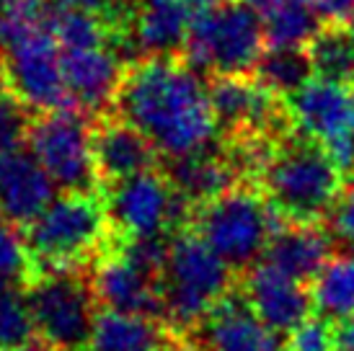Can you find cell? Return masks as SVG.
I'll list each match as a JSON object with an SVG mask.
<instances>
[{
  "label": "cell",
  "instance_id": "1",
  "mask_svg": "<svg viewBox=\"0 0 354 351\" xmlns=\"http://www.w3.org/2000/svg\"><path fill=\"white\" fill-rule=\"evenodd\" d=\"M111 111L135 124L163 160L194 155L220 142L209 88L181 55L127 62Z\"/></svg>",
  "mask_w": 354,
  "mask_h": 351
},
{
  "label": "cell",
  "instance_id": "2",
  "mask_svg": "<svg viewBox=\"0 0 354 351\" xmlns=\"http://www.w3.org/2000/svg\"><path fill=\"white\" fill-rule=\"evenodd\" d=\"M346 178L344 168L318 140L295 129L269 150L254 184L285 222H326Z\"/></svg>",
  "mask_w": 354,
  "mask_h": 351
},
{
  "label": "cell",
  "instance_id": "3",
  "mask_svg": "<svg viewBox=\"0 0 354 351\" xmlns=\"http://www.w3.org/2000/svg\"><path fill=\"white\" fill-rule=\"evenodd\" d=\"M39 272L91 269L114 248V233L101 191H62L24 227Z\"/></svg>",
  "mask_w": 354,
  "mask_h": 351
},
{
  "label": "cell",
  "instance_id": "4",
  "mask_svg": "<svg viewBox=\"0 0 354 351\" xmlns=\"http://www.w3.org/2000/svg\"><path fill=\"white\" fill-rule=\"evenodd\" d=\"M241 274L217 256L192 227L171 235L166 269L160 274L163 321L189 333L227 292L238 287Z\"/></svg>",
  "mask_w": 354,
  "mask_h": 351
},
{
  "label": "cell",
  "instance_id": "5",
  "mask_svg": "<svg viewBox=\"0 0 354 351\" xmlns=\"http://www.w3.org/2000/svg\"><path fill=\"white\" fill-rule=\"evenodd\" d=\"M279 222L282 217L266 202L261 189L243 181L225 194L194 205L189 227L238 274H243L264 258L269 238Z\"/></svg>",
  "mask_w": 354,
  "mask_h": 351
},
{
  "label": "cell",
  "instance_id": "6",
  "mask_svg": "<svg viewBox=\"0 0 354 351\" xmlns=\"http://www.w3.org/2000/svg\"><path fill=\"white\" fill-rule=\"evenodd\" d=\"M266 49L261 13L246 0H223L194 16L181 57L202 75H251Z\"/></svg>",
  "mask_w": 354,
  "mask_h": 351
},
{
  "label": "cell",
  "instance_id": "7",
  "mask_svg": "<svg viewBox=\"0 0 354 351\" xmlns=\"http://www.w3.org/2000/svg\"><path fill=\"white\" fill-rule=\"evenodd\" d=\"M101 196L114 233V248L132 238L187 230L194 215V202H189L158 166L104 186Z\"/></svg>",
  "mask_w": 354,
  "mask_h": 351
},
{
  "label": "cell",
  "instance_id": "8",
  "mask_svg": "<svg viewBox=\"0 0 354 351\" xmlns=\"http://www.w3.org/2000/svg\"><path fill=\"white\" fill-rule=\"evenodd\" d=\"M41 343L50 351H86L101 305L91 269H47L26 290Z\"/></svg>",
  "mask_w": 354,
  "mask_h": 351
},
{
  "label": "cell",
  "instance_id": "9",
  "mask_svg": "<svg viewBox=\"0 0 354 351\" xmlns=\"http://www.w3.org/2000/svg\"><path fill=\"white\" fill-rule=\"evenodd\" d=\"M91 122L93 117L75 108L44 111L31 122L26 147L59 191H101L91 145Z\"/></svg>",
  "mask_w": 354,
  "mask_h": 351
},
{
  "label": "cell",
  "instance_id": "10",
  "mask_svg": "<svg viewBox=\"0 0 354 351\" xmlns=\"http://www.w3.org/2000/svg\"><path fill=\"white\" fill-rule=\"evenodd\" d=\"M0 68L6 88L26 104L34 114L75 108L62 73V47L47 26L29 31L0 47Z\"/></svg>",
  "mask_w": 354,
  "mask_h": 351
},
{
  "label": "cell",
  "instance_id": "11",
  "mask_svg": "<svg viewBox=\"0 0 354 351\" xmlns=\"http://www.w3.org/2000/svg\"><path fill=\"white\" fill-rule=\"evenodd\" d=\"M279 336L236 287L187 333V341L189 351H285Z\"/></svg>",
  "mask_w": 354,
  "mask_h": 351
},
{
  "label": "cell",
  "instance_id": "12",
  "mask_svg": "<svg viewBox=\"0 0 354 351\" xmlns=\"http://www.w3.org/2000/svg\"><path fill=\"white\" fill-rule=\"evenodd\" d=\"M238 287L256 315L282 336H290L315 312L310 284L279 272L264 258L241 274Z\"/></svg>",
  "mask_w": 354,
  "mask_h": 351
},
{
  "label": "cell",
  "instance_id": "13",
  "mask_svg": "<svg viewBox=\"0 0 354 351\" xmlns=\"http://www.w3.org/2000/svg\"><path fill=\"white\" fill-rule=\"evenodd\" d=\"M91 145H93V163L101 189L150 171L160 163V153L156 145L135 124H129L127 119H122L114 111L93 117Z\"/></svg>",
  "mask_w": 354,
  "mask_h": 351
},
{
  "label": "cell",
  "instance_id": "14",
  "mask_svg": "<svg viewBox=\"0 0 354 351\" xmlns=\"http://www.w3.org/2000/svg\"><path fill=\"white\" fill-rule=\"evenodd\" d=\"M91 282L101 307L163 318L160 279L140 269L127 254L111 248L91 266Z\"/></svg>",
  "mask_w": 354,
  "mask_h": 351
},
{
  "label": "cell",
  "instance_id": "15",
  "mask_svg": "<svg viewBox=\"0 0 354 351\" xmlns=\"http://www.w3.org/2000/svg\"><path fill=\"white\" fill-rule=\"evenodd\" d=\"M124 70L127 65L117 47L62 49V73L70 96L88 117H101L114 108Z\"/></svg>",
  "mask_w": 354,
  "mask_h": 351
},
{
  "label": "cell",
  "instance_id": "16",
  "mask_svg": "<svg viewBox=\"0 0 354 351\" xmlns=\"http://www.w3.org/2000/svg\"><path fill=\"white\" fill-rule=\"evenodd\" d=\"M55 199V181L29 147L0 153V215L26 227Z\"/></svg>",
  "mask_w": 354,
  "mask_h": 351
},
{
  "label": "cell",
  "instance_id": "17",
  "mask_svg": "<svg viewBox=\"0 0 354 351\" xmlns=\"http://www.w3.org/2000/svg\"><path fill=\"white\" fill-rule=\"evenodd\" d=\"M86 351H189V341L163 318L101 307Z\"/></svg>",
  "mask_w": 354,
  "mask_h": 351
},
{
  "label": "cell",
  "instance_id": "18",
  "mask_svg": "<svg viewBox=\"0 0 354 351\" xmlns=\"http://www.w3.org/2000/svg\"><path fill=\"white\" fill-rule=\"evenodd\" d=\"M192 21L194 10L189 0H132L127 47L135 49L138 57L181 55Z\"/></svg>",
  "mask_w": 354,
  "mask_h": 351
},
{
  "label": "cell",
  "instance_id": "19",
  "mask_svg": "<svg viewBox=\"0 0 354 351\" xmlns=\"http://www.w3.org/2000/svg\"><path fill=\"white\" fill-rule=\"evenodd\" d=\"M334 245L336 240L326 222H285L282 220L269 238L264 261L300 282L313 284L315 276L331 261Z\"/></svg>",
  "mask_w": 354,
  "mask_h": 351
},
{
  "label": "cell",
  "instance_id": "20",
  "mask_svg": "<svg viewBox=\"0 0 354 351\" xmlns=\"http://www.w3.org/2000/svg\"><path fill=\"white\" fill-rule=\"evenodd\" d=\"M163 163H166L163 171L174 181V186L194 205L215 199L246 181L238 160L223 142L207 147L202 153H194V155L174 158Z\"/></svg>",
  "mask_w": 354,
  "mask_h": 351
},
{
  "label": "cell",
  "instance_id": "21",
  "mask_svg": "<svg viewBox=\"0 0 354 351\" xmlns=\"http://www.w3.org/2000/svg\"><path fill=\"white\" fill-rule=\"evenodd\" d=\"M254 75L279 96H292L315 75L305 44H266Z\"/></svg>",
  "mask_w": 354,
  "mask_h": 351
},
{
  "label": "cell",
  "instance_id": "22",
  "mask_svg": "<svg viewBox=\"0 0 354 351\" xmlns=\"http://www.w3.org/2000/svg\"><path fill=\"white\" fill-rule=\"evenodd\" d=\"M315 312L328 321H344L354 315V251L334 256L310 284Z\"/></svg>",
  "mask_w": 354,
  "mask_h": 351
},
{
  "label": "cell",
  "instance_id": "23",
  "mask_svg": "<svg viewBox=\"0 0 354 351\" xmlns=\"http://www.w3.org/2000/svg\"><path fill=\"white\" fill-rule=\"evenodd\" d=\"M315 75L339 83H354V34L346 23H324L305 44Z\"/></svg>",
  "mask_w": 354,
  "mask_h": 351
},
{
  "label": "cell",
  "instance_id": "24",
  "mask_svg": "<svg viewBox=\"0 0 354 351\" xmlns=\"http://www.w3.org/2000/svg\"><path fill=\"white\" fill-rule=\"evenodd\" d=\"M37 274L39 266L29 251L24 227L8 222L0 215V294L29 290Z\"/></svg>",
  "mask_w": 354,
  "mask_h": 351
},
{
  "label": "cell",
  "instance_id": "25",
  "mask_svg": "<svg viewBox=\"0 0 354 351\" xmlns=\"http://www.w3.org/2000/svg\"><path fill=\"white\" fill-rule=\"evenodd\" d=\"M39 343L26 290L0 294V351H31Z\"/></svg>",
  "mask_w": 354,
  "mask_h": 351
},
{
  "label": "cell",
  "instance_id": "26",
  "mask_svg": "<svg viewBox=\"0 0 354 351\" xmlns=\"http://www.w3.org/2000/svg\"><path fill=\"white\" fill-rule=\"evenodd\" d=\"M264 19L266 44H308L324 21L308 3H290Z\"/></svg>",
  "mask_w": 354,
  "mask_h": 351
},
{
  "label": "cell",
  "instance_id": "27",
  "mask_svg": "<svg viewBox=\"0 0 354 351\" xmlns=\"http://www.w3.org/2000/svg\"><path fill=\"white\" fill-rule=\"evenodd\" d=\"M34 117L37 114L16 93H10L8 88L0 93V153L26 147Z\"/></svg>",
  "mask_w": 354,
  "mask_h": 351
},
{
  "label": "cell",
  "instance_id": "28",
  "mask_svg": "<svg viewBox=\"0 0 354 351\" xmlns=\"http://www.w3.org/2000/svg\"><path fill=\"white\" fill-rule=\"evenodd\" d=\"M285 351H342L339 328L334 321L315 312L290 333V339L285 341Z\"/></svg>",
  "mask_w": 354,
  "mask_h": 351
},
{
  "label": "cell",
  "instance_id": "29",
  "mask_svg": "<svg viewBox=\"0 0 354 351\" xmlns=\"http://www.w3.org/2000/svg\"><path fill=\"white\" fill-rule=\"evenodd\" d=\"M326 227L331 230L336 243L344 245L346 251H354V176L346 181L339 202L326 217Z\"/></svg>",
  "mask_w": 354,
  "mask_h": 351
},
{
  "label": "cell",
  "instance_id": "30",
  "mask_svg": "<svg viewBox=\"0 0 354 351\" xmlns=\"http://www.w3.org/2000/svg\"><path fill=\"white\" fill-rule=\"evenodd\" d=\"M57 8L86 10V13H99L117 26L127 37L129 13H132V0H50Z\"/></svg>",
  "mask_w": 354,
  "mask_h": 351
},
{
  "label": "cell",
  "instance_id": "31",
  "mask_svg": "<svg viewBox=\"0 0 354 351\" xmlns=\"http://www.w3.org/2000/svg\"><path fill=\"white\" fill-rule=\"evenodd\" d=\"M324 23H344L354 10V0H305Z\"/></svg>",
  "mask_w": 354,
  "mask_h": 351
},
{
  "label": "cell",
  "instance_id": "32",
  "mask_svg": "<svg viewBox=\"0 0 354 351\" xmlns=\"http://www.w3.org/2000/svg\"><path fill=\"white\" fill-rule=\"evenodd\" d=\"M339 328V346L344 351H354V315L336 323Z\"/></svg>",
  "mask_w": 354,
  "mask_h": 351
},
{
  "label": "cell",
  "instance_id": "33",
  "mask_svg": "<svg viewBox=\"0 0 354 351\" xmlns=\"http://www.w3.org/2000/svg\"><path fill=\"white\" fill-rule=\"evenodd\" d=\"M248 6H254L261 16H269V13H274V10L285 8L290 3H305V0H246Z\"/></svg>",
  "mask_w": 354,
  "mask_h": 351
},
{
  "label": "cell",
  "instance_id": "34",
  "mask_svg": "<svg viewBox=\"0 0 354 351\" xmlns=\"http://www.w3.org/2000/svg\"><path fill=\"white\" fill-rule=\"evenodd\" d=\"M21 0H0V10H8L13 8V6H19Z\"/></svg>",
  "mask_w": 354,
  "mask_h": 351
},
{
  "label": "cell",
  "instance_id": "35",
  "mask_svg": "<svg viewBox=\"0 0 354 351\" xmlns=\"http://www.w3.org/2000/svg\"><path fill=\"white\" fill-rule=\"evenodd\" d=\"M344 23H346V26H349V31H352V34H354V10H352V13H349V19H346Z\"/></svg>",
  "mask_w": 354,
  "mask_h": 351
},
{
  "label": "cell",
  "instance_id": "36",
  "mask_svg": "<svg viewBox=\"0 0 354 351\" xmlns=\"http://www.w3.org/2000/svg\"><path fill=\"white\" fill-rule=\"evenodd\" d=\"M6 91V75H3V68H0V93Z\"/></svg>",
  "mask_w": 354,
  "mask_h": 351
},
{
  "label": "cell",
  "instance_id": "37",
  "mask_svg": "<svg viewBox=\"0 0 354 351\" xmlns=\"http://www.w3.org/2000/svg\"><path fill=\"white\" fill-rule=\"evenodd\" d=\"M342 351H344V349H342Z\"/></svg>",
  "mask_w": 354,
  "mask_h": 351
}]
</instances>
